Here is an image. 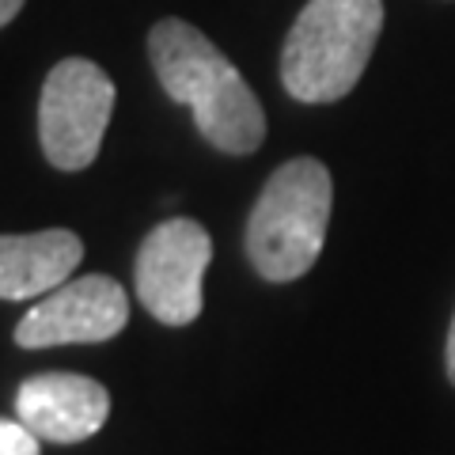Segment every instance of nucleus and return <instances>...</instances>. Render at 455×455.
I'll return each mask as SVG.
<instances>
[{
    "mask_svg": "<svg viewBox=\"0 0 455 455\" xmlns=\"http://www.w3.org/2000/svg\"><path fill=\"white\" fill-rule=\"evenodd\" d=\"M148 61L167 99L190 107L205 145L228 156H251L266 140V110L243 73L197 31L167 16L148 31Z\"/></svg>",
    "mask_w": 455,
    "mask_h": 455,
    "instance_id": "obj_1",
    "label": "nucleus"
},
{
    "mask_svg": "<svg viewBox=\"0 0 455 455\" xmlns=\"http://www.w3.org/2000/svg\"><path fill=\"white\" fill-rule=\"evenodd\" d=\"M334 209L331 167L315 156H296L281 164L247 217V259L254 274L284 284L300 281L319 262Z\"/></svg>",
    "mask_w": 455,
    "mask_h": 455,
    "instance_id": "obj_2",
    "label": "nucleus"
},
{
    "mask_svg": "<svg viewBox=\"0 0 455 455\" xmlns=\"http://www.w3.org/2000/svg\"><path fill=\"white\" fill-rule=\"evenodd\" d=\"M383 31V0H307L281 50V84L300 103H338L361 84Z\"/></svg>",
    "mask_w": 455,
    "mask_h": 455,
    "instance_id": "obj_3",
    "label": "nucleus"
},
{
    "mask_svg": "<svg viewBox=\"0 0 455 455\" xmlns=\"http://www.w3.org/2000/svg\"><path fill=\"white\" fill-rule=\"evenodd\" d=\"M114 95V80L88 57H65L50 68L38 99V140L50 167L84 171L95 164Z\"/></svg>",
    "mask_w": 455,
    "mask_h": 455,
    "instance_id": "obj_4",
    "label": "nucleus"
},
{
    "mask_svg": "<svg viewBox=\"0 0 455 455\" xmlns=\"http://www.w3.org/2000/svg\"><path fill=\"white\" fill-rule=\"evenodd\" d=\"M212 262V235L190 217L156 224L137 247L133 289L140 307L164 326H190L205 307L202 281Z\"/></svg>",
    "mask_w": 455,
    "mask_h": 455,
    "instance_id": "obj_5",
    "label": "nucleus"
},
{
    "mask_svg": "<svg viewBox=\"0 0 455 455\" xmlns=\"http://www.w3.org/2000/svg\"><path fill=\"white\" fill-rule=\"evenodd\" d=\"M125 323H130V292L107 274H88L38 296V304L16 323V346H92L118 338Z\"/></svg>",
    "mask_w": 455,
    "mask_h": 455,
    "instance_id": "obj_6",
    "label": "nucleus"
},
{
    "mask_svg": "<svg viewBox=\"0 0 455 455\" xmlns=\"http://www.w3.org/2000/svg\"><path fill=\"white\" fill-rule=\"evenodd\" d=\"M16 418L46 444H80L107 425L110 395L92 376L42 372L20 383Z\"/></svg>",
    "mask_w": 455,
    "mask_h": 455,
    "instance_id": "obj_7",
    "label": "nucleus"
},
{
    "mask_svg": "<svg viewBox=\"0 0 455 455\" xmlns=\"http://www.w3.org/2000/svg\"><path fill=\"white\" fill-rule=\"evenodd\" d=\"M84 239L68 228L0 235V300H38L76 274Z\"/></svg>",
    "mask_w": 455,
    "mask_h": 455,
    "instance_id": "obj_8",
    "label": "nucleus"
},
{
    "mask_svg": "<svg viewBox=\"0 0 455 455\" xmlns=\"http://www.w3.org/2000/svg\"><path fill=\"white\" fill-rule=\"evenodd\" d=\"M38 444L42 440L20 418L16 421L0 418V455H38Z\"/></svg>",
    "mask_w": 455,
    "mask_h": 455,
    "instance_id": "obj_9",
    "label": "nucleus"
},
{
    "mask_svg": "<svg viewBox=\"0 0 455 455\" xmlns=\"http://www.w3.org/2000/svg\"><path fill=\"white\" fill-rule=\"evenodd\" d=\"M444 368H448V379L455 387V315H451V326H448V346H444Z\"/></svg>",
    "mask_w": 455,
    "mask_h": 455,
    "instance_id": "obj_10",
    "label": "nucleus"
},
{
    "mask_svg": "<svg viewBox=\"0 0 455 455\" xmlns=\"http://www.w3.org/2000/svg\"><path fill=\"white\" fill-rule=\"evenodd\" d=\"M23 4H27V0H0V31H4V27L20 16Z\"/></svg>",
    "mask_w": 455,
    "mask_h": 455,
    "instance_id": "obj_11",
    "label": "nucleus"
}]
</instances>
